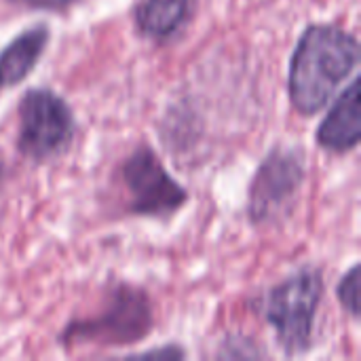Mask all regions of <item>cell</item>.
<instances>
[{"label": "cell", "mask_w": 361, "mask_h": 361, "mask_svg": "<svg viewBox=\"0 0 361 361\" xmlns=\"http://www.w3.org/2000/svg\"><path fill=\"white\" fill-rule=\"evenodd\" d=\"M357 40L336 25H311L292 57L290 99L300 114L319 112L357 68Z\"/></svg>", "instance_id": "obj_1"}, {"label": "cell", "mask_w": 361, "mask_h": 361, "mask_svg": "<svg viewBox=\"0 0 361 361\" xmlns=\"http://www.w3.org/2000/svg\"><path fill=\"white\" fill-rule=\"evenodd\" d=\"M150 328L152 307L148 296L142 290L118 286L110 292L97 315L68 324L61 341L68 345L91 343L95 347H123L146 338Z\"/></svg>", "instance_id": "obj_2"}, {"label": "cell", "mask_w": 361, "mask_h": 361, "mask_svg": "<svg viewBox=\"0 0 361 361\" xmlns=\"http://www.w3.org/2000/svg\"><path fill=\"white\" fill-rule=\"evenodd\" d=\"M322 294L324 279L315 269H302L269 292L264 317L288 355L302 353L311 347Z\"/></svg>", "instance_id": "obj_3"}, {"label": "cell", "mask_w": 361, "mask_h": 361, "mask_svg": "<svg viewBox=\"0 0 361 361\" xmlns=\"http://www.w3.org/2000/svg\"><path fill=\"white\" fill-rule=\"evenodd\" d=\"M74 133V116L68 104L49 89H30L19 104V150L44 161L61 152Z\"/></svg>", "instance_id": "obj_4"}, {"label": "cell", "mask_w": 361, "mask_h": 361, "mask_svg": "<svg viewBox=\"0 0 361 361\" xmlns=\"http://www.w3.org/2000/svg\"><path fill=\"white\" fill-rule=\"evenodd\" d=\"M305 182V157L296 148H275L258 167L250 186L247 214L254 224L281 220Z\"/></svg>", "instance_id": "obj_5"}, {"label": "cell", "mask_w": 361, "mask_h": 361, "mask_svg": "<svg viewBox=\"0 0 361 361\" xmlns=\"http://www.w3.org/2000/svg\"><path fill=\"white\" fill-rule=\"evenodd\" d=\"M121 180L129 195V209L142 216H169L178 212L188 195L167 173L148 146H140L121 167Z\"/></svg>", "instance_id": "obj_6"}, {"label": "cell", "mask_w": 361, "mask_h": 361, "mask_svg": "<svg viewBox=\"0 0 361 361\" xmlns=\"http://www.w3.org/2000/svg\"><path fill=\"white\" fill-rule=\"evenodd\" d=\"M360 135V80H353L319 125L317 142L332 152H347L357 146Z\"/></svg>", "instance_id": "obj_7"}, {"label": "cell", "mask_w": 361, "mask_h": 361, "mask_svg": "<svg viewBox=\"0 0 361 361\" xmlns=\"http://www.w3.org/2000/svg\"><path fill=\"white\" fill-rule=\"evenodd\" d=\"M47 42H49L47 25H34L21 32L0 53V87H15L17 82H21L38 63Z\"/></svg>", "instance_id": "obj_8"}, {"label": "cell", "mask_w": 361, "mask_h": 361, "mask_svg": "<svg viewBox=\"0 0 361 361\" xmlns=\"http://www.w3.org/2000/svg\"><path fill=\"white\" fill-rule=\"evenodd\" d=\"M195 0H142L135 11L137 30L154 40L169 38L190 17Z\"/></svg>", "instance_id": "obj_9"}, {"label": "cell", "mask_w": 361, "mask_h": 361, "mask_svg": "<svg viewBox=\"0 0 361 361\" xmlns=\"http://www.w3.org/2000/svg\"><path fill=\"white\" fill-rule=\"evenodd\" d=\"M360 264L351 267V271L341 279V283L336 288L338 300H341V305L345 307V311L351 317H357L360 315Z\"/></svg>", "instance_id": "obj_10"}, {"label": "cell", "mask_w": 361, "mask_h": 361, "mask_svg": "<svg viewBox=\"0 0 361 361\" xmlns=\"http://www.w3.org/2000/svg\"><path fill=\"white\" fill-rule=\"evenodd\" d=\"M15 4H23L27 8H42V11H63L70 4H74V0H11Z\"/></svg>", "instance_id": "obj_11"}]
</instances>
